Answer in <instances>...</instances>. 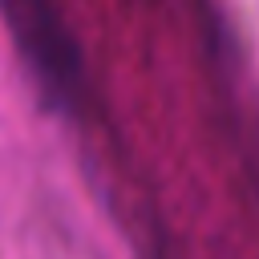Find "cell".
Here are the masks:
<instances>
[{
    "label": "cell",
    "mask_w": 259,
    "mask_h": 259,
    "mask_svg": "<svg viewBox=\"0 0 259 259\" xmlns=\"http://www.w3.org/2000/svg\"><path fill=\"white\" fill-rule=\"evenodd\" d=\"M4 16L16 32V45L32 61L36 77L45 81V89L53 97H61L65 105L81 101L85 65H81V49L69 36L57 4L53 0H4Z\"/></svg>",
    "instance_id": "1"
}]
</instances>
